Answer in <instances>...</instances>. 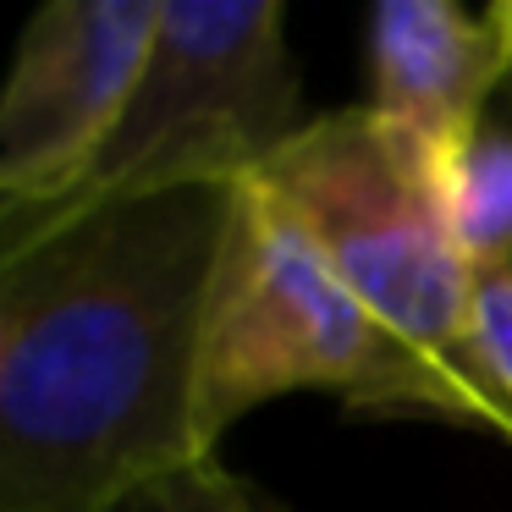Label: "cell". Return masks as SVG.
I'll return each mask as SVG.
<instances>
[{"mask_svg": "<svg viewBox=\"0 0 512 512\" xmlns=\"http://www.w3.org/2000/svg\"><path fill=\"white\" fill-rule=\"evenodd\" d=\"M287 391H336L358 413H419L507 446L496 413L375 320L314 237L259 182H243L204 331L199 435L210 457L237 419Z\"/></svg>", "mask_w": 512, "mask_h": 512, "instance_id": "cell-2", "label": "cell"}, {"mask_svg": "<svg viewBox=\"0 0 512 512\" xmlns=\"http://www.w3.org/2000/svg\"><path fill=\"white\" fill-rule=\"evenodd\" d=\"M369 111L408 133L441 177L474 149L512 78L501 28L452 0H386L369 17Z\"/></svg>", "mask_w": 512, "mask_h": 512, "instance_id": "cell-6", "label": "cell"}, {"mask_svg": "<svg viewBox=\"0 0 512 512\" xmlns=\"http://www.w3.org/2000/svg\"><path fill=\"white\" fill-rule=\"evenodd\" d=\"M474 325L501 391L512 397V270H490L474 287Z\"/></svg>", "mask_w": 512, "mask_h": 512, "instance_id": "cell-9", "label": "cell"}, {"mask_svg": "<svg viewBox=\"0 0 512 512\" xmlns=\"http://www.w3.org/2000/svg\"><path fill=\"white\" fill-rule=\"evenodd\" d=\"M446 215L474 276L512 270V127L496 111L474 149L446 171Z\"/></svg>", "mask_w": 512, "mask_h": 512, "instance_id": "cell-7", "label": "cell"}, {"mask_svg": "<svg viewBox=\"0 0 512 512\" xmlns=\"http://www.w3.org/2000/svg\"><path fill=\"white\" fill-rule=\"evenodd\" d=\"M490 23L501 28V39H507V50H512V0H501V6H490Z\"/></svg>", "mask_w": 512, "mask_h": 512, "instance_id": "cell-10", "label": "cell"}, {"mask_svg": "<svg viewBox=\"0 0 512 512\" xmlns=\"http://www.w3.org/2000/svg\"><path fill=\"white\" fill-rule=\"evenodd\" d=\"M496 116L512 127V78H507V89H501V100H496Z\"/></svg>", "mask_w": 512, "mask_h": 512, "instance_id": "cell-11", "label": "cell"}, {"mask_svg": "<svg viewBox=\"0 0 512 512\" xmlns=\"http://www.w3.org/2000/svg\"><path fill=\"white\" fill-rule=\"evenodd\" d=\"M248 182L314 237L375 320L463 380L512 446V397L479 347V276L446 215L441 166L369 105H353L309 116V127Z\"/></svg>", "mask_w": 512, "mask_h": 512, "instance_id": "cell-3", "label": "cell"}, {"mask_svg": "<svg viewBox=\"0 0 512 512\" xmlns=\"http://www.w3.org/2000/svg\"><path fill=\"white\" fill-rule=\"evenodd\" d=\"M122 512H287L265 485L243 479L237 468H226L221 457L193 463L182 474L160 479V485L138 490Z\"/></svg>", "mask_w": 512, "mask_h": 512, "instance_id": "cell-8", "label": "cell"}, {"mask_svg": "<svg viewBox=\"0 0 512 512\" xmlns=\"http://www.w3.org/2000/svg\"><path fill=\"white\" fill-rule=\"evenodd\" d=\"M303 127L281 0H166L133 105L67 204L248 182Z\"/></svg>", "mask_w": 512, "mask_h": 512, "instance_id": "cell-4", "label": "cell"}, {"mask_svg": "<svg viewBox=\"0 0 512 512\" xmlns=\"http://www.w3.org/2000/svg\"><path fill=\"white\" fill-rule=\"evenodd\" d=\"M166 0H50L0 94V210L67 204L122 127Z\"/></svg>", "mask_w": 512, "mask_h": 512, "instance_id": "cell-5", "label": "cell"}, {"mask_svg": "<svg viewBox=\"0 0 512 512\" xmlns=\"http://www.w3.org/2000/svg\"><path fill=\"white\" fill-rule=\"evenodd\" d=\"M237 188L0 210V512H122L210 463L204 331Z\"/></svg>", "mask_w": 512, "mask_h": 512, "instance_id": "cell-1", "label": "cell"}]
</instances>
